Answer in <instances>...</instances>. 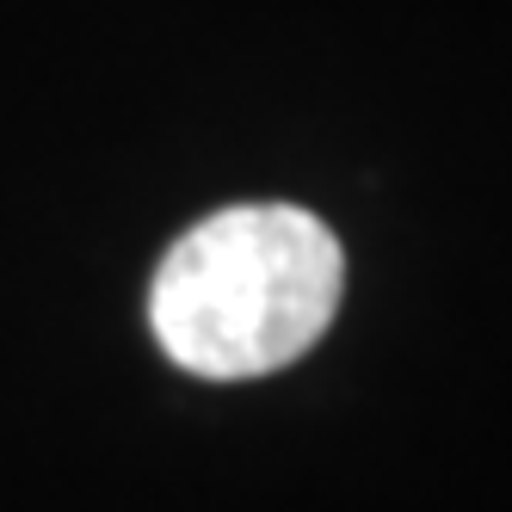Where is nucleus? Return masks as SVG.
Instances as JSON below:
<instances>
[{
  "label": "nucleus",
  "instance_id": "nucleus-1",
  "mask_svg": "<svg viewBox=\"0 0 512 512\" xmlns=\"http://www.w3.org/2000/svg\"><path fill=\"white\" fill-rule=\"evenodd\" d=\"M340 290L346 253L315 210L235 204L167 247L149 327L179 371L247 383L297 364L327 334Z\"/></svg>",
  "mask_w": 512,
  "mask_h": 512
}]
</instances>
